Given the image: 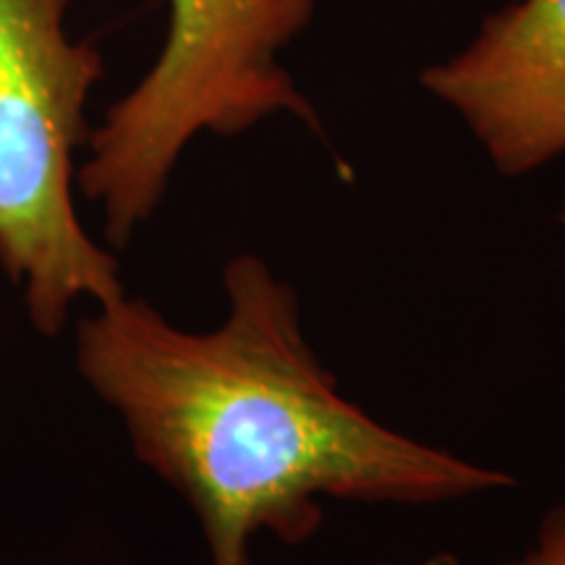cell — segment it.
I'll list each match as a JSON object with an SVG mask.
<instances>
[{"label": "cell", "instance_id": "obj_1", "mask_svg": "<svg viewBox=\"0 0 565 565\" xmlns=\"http://www.w3.org/2000/svg\"><path fill=\"white\" fill-rule=\"evenodd\" d=\"M225 320L175 328L116 296L76 330L92 391L121 414L134 454L202 524L212 565H252L270 534L303 545L324 503L440 505L513 477L414 440L345 398L303 328L299 294L257 254L223 270Z\"/></svg>", "mask_w": 565, "mask_h": 565}, {"label": "cell", "instance_id": "obj_6", "mask_svg": "<svg viewBox=\"0 0 565 565\" xmlns=\"http://www.w3.org/2000/svg\"><path fill=\"white\" fill-rule=\"evenodd\" d=\"M377 565H463L454 553H433L416 563H377Z\"/></svg>", "mask_w": 565, "mask_h": 565}, {"label": "cell", "instance_id": "obj_3", "mask_svg": "<svg viewBox=\"0 0 565 565\" xmlns=\"http://www.w3.org/2000/svg\"><path fill=\"white\" fill-rule=\"evenodd\" d=\"M71 0H0V265L32 322L58 333L76 301L124 294L118 263L82 228L74 154L103 76L92 42L66 34Z\"/></svg>", "mask_w": 565, "mask_h": 565}, {"label": "cell", "instance_id": "obj_7", "mask_svg": "<svg viewBox=\"0 0 565 565\" xmlns=\"http://www.w3.org/2000/svg\"><path fill=\"white\" fill-rule=\"evenodd\" d=\"M561 225L565 228V202H563V207H561Z\"/></svg>", "mask_w": 565, "mask_h": 565}, {"label": "cell", "instance_id": "obj_2", "mask_svg": "<svg viewBox=\"0 0 565 565\" xmlns=\"http://www.w3.org/2000/svg\"><path fill=\"white\" fill-rule=\"evenodd\" d=\"M166 45L147 76L89 131L76 173L126 246L158 207L186 145L200 134L236 137L267 118H299L328 141L315 105L280 53L315 17L317 0H168Z\"/></svg>", "mask_w": 565, "mask_h": 565}, {"label": "cell", "instance_id": "obj_5", "mask_svg": "<svg viewBox=\"0 0 565 565\" xmlns=\"http://www.w3.org/2000/svg\"><path fill=\"white\" fill-rule=\"evenodd\" d=\"M508 565H565V505L550 508L532 545Z\"/></svg>", "mask_w": 565, "mask_h": 565}, {"label": "cell", "instance_id": "obj_4", "mask_svg": "<svg viewBox=\"0 0 565 565\" xmlns=\"http://www.w3.org/2000/svg\"><path fill=\"white\" fill-rule=\"evenodd\" d=\"M422 87L463 118L508 179L565 154V0H519Z\"/></svg>", "mask_w": 565, "mask_h": 565}]
</instances>
